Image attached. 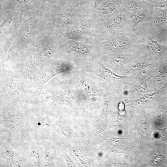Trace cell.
Segmentation results:
<instances>
[{"instance_id": "18", "label": "cell", "mask_w": 167, "mask_h": 167, "mask_svg": "<svg viewBox=\"0 0 167 167\" xmlns=\"http://www.w3.org/2000/svg\"><path fill=\"white\" fill-rule=\"evenodd\" d=\"M110 59L111 63L116 66L122 65L131 60L129 57L122 55L113 56Z\"/></svg>"}, {"instance_id": "12", "label": "cell", "mask_w": 167, "mask_h": 167, "mask_svg": "<svg viewBox=\"0 0 167 167\" xmlns=\"http://www.w3.org/2000/svg\"><path fill=\"white\" fill-rule=\"evenodd\" d=\"M71 48L73 51L80 56H86L91 52V49L86 44L77 42L72 44Z\"/></svg>"}, {"instance_id": "20", "label": "cell", "mask_w": 167, "mask_h": 167, "mask_svg": "<svg viewBox=\"0 0 167 167\" xmlns=\"http://www.w3.org/2000/svg\"><path fill=\"white\" fill-rule=\"evenodd\" d=\"M167 76V64L165 63L161 65L157 72L155 81L157 82L161 81Z\"/></svg>"}, {"instance_id": "13", "label": "cell", "mask_w": 167, "mask_h": 167, "mask_svg": "<svg viewBox=\"0 0 167 167\" xmlns=\"http://www.w3.org/2000/svg\"><path fill=\"white\" fill-rule=\"evenodd\" d=\"M79 8V5L74 6L71 7L67 9L64 12L58 14L61 19L62 21L64 20L65 21L69 20L72 18L74 16L75 14L76 13Z\"/></svg>"}, {"instance_id": "1", "label": "cell", "mask_w": 167, "mask_h": 167, "mask_svg": "<svg viewBox=\"0 0 167 167\" xmlns=\"http://www.w3.org/2000/svg\"><path fill=\"white\" fill-rule=\"evenodd\" d=\"M1 109L0 124L11 137L16 139L29 136L32 126L29 121V110L18 105Z\"/></svg>"}, {"instance_id": "9", "label": "cell", "mask_w": 167, "mask_h": 167, "mask_svg": "<svg viewBox=\"0 0 167 167\" xmlns=\"http://www.w3.org/2000/svg\"><path fill=\"white\" fill-rule=\"evenodd\" d=\"M167 10L159 8L155 13L154 23L157 28L161 32H165L166 29Z\"/></svg>"}, {"instance_id": "11", "label": "cell", "mask_w": 167, "mask_h": 167, "mask_svg": "<svg viewBox=\"0 0 167 167\" xmlns=\"http://www.w3.org/2000/svg\"><path fill=\"white\" fill-rule=\"evenodd\" d=\"M123 21L124 18L122 15L117 14L106 22L105 26L108 29H113L120 27Z\"/></svg>"}, {"instance_id": "14", "label": "cell", "mask_w": 167, "mask_h": 167, "mask_svg": "<svg viewBox=\"0 0 167 167\" xmlns=\"http://www.w3.org/2000/svg\"><path fill=\"white\" fill-rule=\"evenodd\" d=\"M30 155L13 161L8 166V167H30Z\"/></svg>"}, {"instance_id": "27", "label": "cell", "mask_w": 167, "mask_h": 167, "mask_svg": "<svg viewBox=\"0 0 167 167\" xmlns=\"http://www.w3.org/2000/svg\"><path fill=\"white\" fill-rule=\"evenodd\" d=\"M20 3H28L30 2L31 0H16Z\"/></svg>"}, {"instance_id": "24", "label": "cell", "mask_w": 167, "mask_h": 167, "mask_svg": "<svg viewBox=\"0 0 167 167\" xmlns=\"http://www.w3.org/2000/svg\"><path fill=\"white\" fill-rule=\"evenodd\" d=\"M146 65V63L139 62L132 65L129 67V69L131 71H135L141 69Z\"/></svg>"}, {"instance_id": "3", "label": "cell", "mask_w": 167, "mask_h": 167, "mask_svg": "<svg viewBox=\"0 0 167 167\" xmlns=\"http://www.w3.org/2000/svg\"><path fill=\"white\" fill-rule=\"evenodd\" d=\"M0 167H8L13 161L30 154L29 152L20 149L10 141L0 140Z\"/></svg>"}, {"instance_id": "17", "label": "cell", "mask_w": 167, "mask_h": 167, "mask_svg": "<svg viewBox=\"0 0 167 167\" xmlns=\"http://www.w3.org/2000/svg\"><path fill=\"white\" fill-rule=\"evenodd\" d=\"M88 21L85 22L78 23L72 28L70 32L73 35H77L84 32L89 25Z\"/></svg>"}, {"instance_id": "10", "label": "cell", "mask_w": 167, "mask_h": 167, "mask_svg": "<svg viewBox=\"0 0 167 167\" xmlns=\"http://www.w3.org/2000/svg\"><path fill=\"white\" fill-rule=\"evenodd\" d=\"M56 88L57 94L67 101L69 102L73 98L71 91L66 81L60 82Z\"/></svg>"}, {"instance_id": "22", "label": "cell", "mask_w": 167, "mask_h": 167, "mask_svg": "<svg viewBox=\"0 0 167 167\" xmlns=\"http://www.w3.org/2000/svg\"><path fill=\"white\" fill-rule=\"evenodd\" d=\"M146 17V14L143 12H139L135 15L133 21V26L136 27L140 24Z\"/></svg>"}, {"instance_id": "4", "label": "cell", "mask_w": 167, "mask_h": 167, "mask_svg": "<svg viewBox=\"0 0 167 167\" xmlns=\"http://www.w3.org/2000/svg\"><path fill=\"white\" fill-rule=\"evenodd\" d=\"M29 136L31 145L30 155V167H43L44 150L41 139L34 133L32 129L29 133Z\"/></svg>"}, {"instance_id": "7", "label": "cell", "mask_w": 167, "mask_h": 167, "mask_svg": "<svg viewBox=\"0 0 167 167\" xmlns=\"http://www.w3.org/2000/svg\"><path fill=\"white\" fill-rule=\"evenodd\" d=\"M92 72L105 79L107 81L119 80L124 77L118 75L110 70L106 68L97 60L92 65Z\"/></svg>"}, {"instance_id": "26", "label": "cell", "mask_w": 167, "mask_h": 167, "mask_svg": "<svg viewBox=\"0 0 167 167\" xmlns=\"http://www.w3.org/2000/svg\"><path fill=\"white\" fill-rule=\"evenodd\" d=\"M104 0H94V8H95L97 6Z\"/></svg>"}, {"instance_id": "15", "label": "cell", "mask_w": 167, "mask_h": 167, "mask_svg": "<svg viewBox=\"0 0 167 167\" xmlns=\"http://www.w3.org/2000/svg\"><path fill=\"white\" fill-rule=\"evenodd\" d=\"M163 93V90L161 88L156 92L151 93L144 94L143 96L140 98L133 101H132L137 103L143 104L149 102L152 99L158 95Z\"/></svg>"}, {"instance_id": "16", "label": "cell", "mask_w": 167, "mask_h": 167, "mask_svg": "<svg viewBox=\"0 0 167 167\" xmlns=\"http://www.w3.org/2000/svg\"><path fill=\"white\" fill-rule=\"evenodd\" d=\"M148 42L153 52L158 55H161L163 53V49L160 45L152 37H148Z\"/></svg>"}, {"instance_id": "21", "label": "cell", "mask_w": 167, "mask_h": 167, "mask_svg": "<svg viewBox=\"0 0 167 167\" xmlns=\"http://www.w3.org/2000/svg\"><path fill=\"white\" fill-rule=\"evenodd\" d=\"M116 8L115 5L113 3H109L106 4L103 7L101 13L104 15H108L113 13Z\"/></svg>"}, {"instance_id": "6", "label": "cell", "mask_w": 167, "mask_h": 167, "mask_svg": "<svg viewBox=\"0 0 167 167\" xmlns=\"http://www.w3.org/2000/svg\"><path fill=\"white\" fill-rule=\"evenodd\" d=\"M101 44L106 49L113 51H119L128 48L132 45L130 40L123 37L106 40Z\"/></svg>"}, {"instance_id": "25", "label": "cell", "mask_w": 167, "mask_h": 167, "mask_svg": "<svg viewBox=\"0 0 167 167\" xmlns=\"http://www.w3.org/2000/svg\"><path fill=\"white\" fill-rule=\"evenodd\" d=\"M138 4L136 2L131 1L128 2L127 6L128 10L130 12H135L138 7Z\"/></svg>"}, {"instance_id": "5", "label": "cell", "mask_w": 167, "mask_h": 167, "mask_svg": "<svg viewBox=\"0 0 167 167\" xmlns=\"http://www.w3.org/2000/svg\"><path fill=\"white\" fill-rule=\"evenodd\" d=\"M41 144L44 150L43 167L55 166L56 153L55 145L53 139L41 138Z\"/></svg>"}, {"instance_id": "23", "label": "cell", "mask_w": 167, "mask_h": 167, "mask_svg": "<svg viewBox=\"0 0 167 167\" xmlns=\"http://www.w3.org/2000/svg\"><path fill=\"white\" fill-rule=\"evenodd\" d=\"M156 137L161 141L167 142V127L159 128L156 132Z\"/></svg>"}, {"instance_id": "2", "label": "cell", "mask_w": 167, "mask_h": 167, "mask_svg": "<svg viewBox=\"0 0 167 167\" xmlns=\"http://www.w3.org/2000/svg\"><path fill=\"white\" fill-rule=\"evenodd\" d=\"M36 117V120L34 129H32L36 134L41 133L38 136L42 139L53 138L54 134V124L52 119V116L47 110L45 106L36 107L31 110Z\"/></svg>"}, {"instance_id": "19", "label": "cell", "mask_w": 167, "mask_h": 167, "mask_svg": "<svg viewBox=\"0 0 167 167\" xmlns=\"http://www.w3.org/2000/svg\"><path fill=\"white\" fill-rule=\"evenodd\" d=\"M147 78L143 77L141 79L135 87L136 91L140 93H145L150 92L146 83Z\"/></svg>"}, {"instance_id": "8", "label": "cell", "mask_w": 167, "mask_h": 167, "mask_svg": "<svg viewBox=\"0 0 167 167\" xmlns=\"http://www.w3.org/2000/svg\"><path fill=\"white\" fill-rule=\"evenodd\" d=\"M63 102L62 99L58 96H49L47 98L45 107L53 116L54 113L58 112Z\"/></svg>"}]
</instances>
